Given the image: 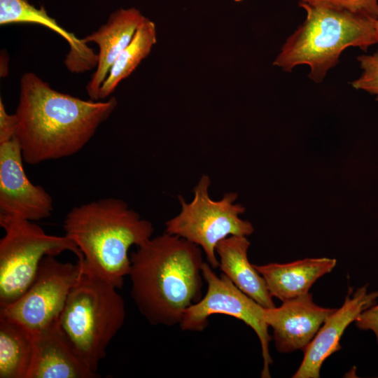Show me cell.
Masks as SVG:
<instances>
[{
  "mask_svg": "<svg viewBox=\"0 0 378 378\" xmlns=\"http://www.w3.org/2000/svg\"><path fill=\"white\" fill-rule=\"evenodd\" d=\"M118 104L85 100L52 89L32 73L20 80L15 133L24 162L38 164L75 155L90 141Z\"/></svg>",
  "mask_w": 378,
  "mask_h": 378,
  "instance_id": "6da1fadb",
  "label": "cell"
},
{
  "mask_svg": "<svg viewBox=\"0 0 378 378\" xmlns=\"http://www.w3.org/2000/svg\"><path fill=\"white\" fill-rule=\"evenodd\" d=\"M202 251L164 232L130 253L131 296L150 324L179 325L186 309L202 298Z\"/></svg>",
  "mask_w": 378,
  "mask_h": 378,
  "instance_id": "7a4b0ae2",
  "label": "cell"
},
{
  "mask_svg": "<svg viewBox=\"0 0 378 378\" xmlns=\"http://www.w3.org/2000/svg\"><path fill=\"white\" fill-rule=\"evenodd\" d=\"M65 234L76 243L83 269L122 288L130 269V248L152 237V223L121 199L108 197L75 206L66 214Z\"/></svg>",
  "mask_w": 378,
  "mask_h": 378,
  "instance_id": "3957f363",
  "label": "cell"
},
{
  "mask_svg": "<svg viewBox=\"0 0 378 378\" xmlns=\"http://www.w3.org/2000/svg\"><path fill=\"white\" fill-rule=\"evenodd\" d=\"M304 22L286 40L273 65L285 71L306 64L309 77L321 83L335 66L342 52L356 47L366 51L377 43L374 20L346 10L299 2Z\"/></svg>",
  "mask_w": 378,
  "mask_h": 378,
  "instance_id": "277c9868",
  "label": "cell"
},
{
  "mask_svg": "<svg viewBox=\"0 0 378 378\" xmlns=\"http://www.w3.org/2000/svg\"><path fill=\"white\" fill-rule=\"evenodd\" d=\"M117 290L83 269L57 320L73 351L96 373L108 344L125 321V303Z\"/></svg>",
  "mask_w": 378,
  "mask_h": 378,
  "instance_id": "5b68a950",
  "label": "cell"
},
{
  "mask_svg": "<svg viewBox=\"0 0 378 378\" xmlns=\"http://www.w3.org/2000/svg\"><path fill=\"white\" fill-rule=\"evenodd\" d=\"M0 225L5 231L0 240V307L13 303L29 288L45 256L69 251L83 259L66 234H48L33 221L13 216H0Z\"/></svg>",
  "mask_w": 378,
  "mask_h": 378,
  "instance_id": "8992f818",
  "label": "cell"
},
{
  "mask_svg": "<svg viewBox=\"0 0 378 378\" xmlns=\"http://www.w3.org/2000/svg\"><path fill=\"white\" fill-rule=\"evenodd\" d=\"M210 184L209 177L203 175L194 188L190 202L178 197L181 211L167 221L165 232L200 246L206 261L215 270L219 266L216 253L217 244L230 236H249L254 228L249 221L239 217L245 208L234 203L237 194L227 193L221 200H214L209 195Z\"/></svg>",
  "mask_w": 378,
  "mask_h": 378,
  "instance_id": "52a82bcc",
  "label": "cell"
},
{
  "mask_svg": "<svg viewBox=\"0 0 378 378\" xmlns=\"http://www.w3.org/2000/svg\"><path fill=\"white\" fill-rule=\"evenodd\" d=\"M206 261L202 267L207 284L205 295L185 312L179 324L183 331L199 332L208 326V318L225 314L242 321L256 333L261 345L263 366L261 377H270L273 361L269 344L272 340L265 321V307L238 288L224 274L216 275Z\"/></svg>",
  "mask_w": 378,
  "mask_h": 378,
  "instance_id": "ba28073f",
  "label": "cell"
},
{
  "mask_svg": "<svg viewBox=\"0 0 378 378\" xmlns=\"http://www.w3.org/2000/svg\"><path fill=\"white\" fill-rule=\"evenodd\" d=\"M82 271L78 260L74 264L60 262L55 256H45L31 285L15 302L0 307V316L20 323L31 332L57 323Z\"/></svg>",
  "mask_w": 378,
  "mask_h": 378,
  "instance_id": "9c48e42d",
  "label": "cell"
},
{
  "mask_svg": "<svg viewBox=\"0 0 378 378\" xmlns=\"http://www.w3.org/2000/svg\"><path fill=\"white\" fill-rule=\"evenodd\" d=\"M23 157L15 136L0 144V216L37 221L53 211L50 195L32 183L23 167Z\"/></svg>",
  "mask_w": 378,
  "mask_h": 378,
  "instance_id": "30bf717a",
  "label": "cell"
},
{
  "mask_svg": "<svg viewBox=\"0 0 378 378\" xmlns=\"http://www.w3.org/2000/svg\"><path fill=\"white\" fill-rule=\"evenodd\" d=\"M335 309L317 305L309 293L284 301L279 307L265 308V321L273 330L276 350L304 351Z\"/></svg>",
  "mask_w": 378,
  "mask_h": 378,
  "instance_id": "8fae6325",
  "label": "cell"
},
{
  "mask_svg": "<svg viewBox=\"0 0 378 378\" xmlns=\"http://www.w3.org/2000/svg\"><path fill=\"white\" fill-rule=\"evenodd\" d=\"M363 286L353 293L349 287L342 306L336 309L304 349L303 360L293 378H318L324 361L341 349L340 339L346 328L366 309L376 303L378 291L368 292Z\"/></svg>",
  "mask_w": 378,
  "mask_h": 378,
  "instance_id": "7c38bea8",
  "label": "cell"
},
{
  "mask_svg": "<svg viewBox=\"0 0 378 378\" xmlns=\"http://www.w3.org/2000/svg\"><path fill=\"white\" fill-rule=\"evenodd\" d=\"M145 18L136 8H120L112 12L97 30L82 38L85 43L92 42L99 48L97 65L85 88L90 99L99 101L100 88L110 69Z\"/></svg>",
  "mask_w": 378,
  "mask_h": 378,
  "instance_id": "4fadbf2b",
  "label": "cell"
},
{
  "mask_svg": "<svg viewBox=\"0 0 378 378\" xmlns=\"http://www.w3.org/2000/svg\"><path fill=\"white\" fill-rule=\"evenodd\" d=\"M33 352L27 378H95L93 372L73 351L57 322L32 332Z\"/></svg>",
  "mask_w": 378,
  "mask_h": 378,
  "instance_id": "5bb4252c",
  "label": "cell"
},
{
  "mask_svg": "<svg viewBox=\"0 0 378 378\" xmlns=\"http://www.w3.org/2000/svg\"><path fill=\"white\" fill-rule=\"evenodd\" d=\"M30 23L43 26L59 34L66 41L69 50L64 64L72 73H83L96 68L97 53L82 38L61 27L43 6L37 8L27 0H0V24Z\"/></svg>",
  "mask_w": 378,
  "mask_h": 378,
  "instance_id": "9a60e30c",
  "label": "cell"
},
{
  "mask_svg": "<svg viewBox=\"0 0 378 378\" xmlns=\"http://www.w3.org/2000/svg\"><path fill=\"white\" fill-rule=\"evenodd\" d=\"M336 264L334 258H311L253 266L265 279L271 295L284 302L309 293L313 284L330 273Z\"/></svg>",
  "mask_w": 378,
  "mask_h": 378,
  "instance_id": "2e32d148",
  "label": "cell"
},
{
  "mask_svg": "<svg viewBox=\"0 0 378 378\" xmlns=\"http://www.w3.org/2000/svg\"><path fill=\"white\" fill-rule=\"evenodd\" d=\"M250 241L245 236L232 235L216 247L220 271L238 288L265 308L276 307L265 279L248 259Z\"/></svg>",
  "mask_w": 378,
  "mask_h": 378,
  "instance_id": "e0dca14e",
  "label": "cell"
},
{
  "mask_svg": "<svg viewBox=\"0 0 378 378\" xmlns=\"http://www.w3.org/2000/svg\"><path fill=\"white\" fill-rule=\"evenodd\" d=\"M32 352V332L0 316V378H27Z\"/></svg>",
  "mask_w": 378,
  "mask_h": 378,
  "instance_id": "ac0fdd59",
  "label": "cell"
},
{
  "mask_svg": "<svg viewBox=\"0 0 378 378\" xmlns=\"http://www.w3.org/2000/svg\"><path fill=\"white\" fill-rule=\"evenodd\" d=\"M156 41L155 24L146 17L130 43L120 53L110 69L100 88L99 101L110 96L118 84L136 69L150 54Z\"/></svg>",
  "mask_w": 378,
  "mask_h": 378,
  "instance_id": "d6986e66",
  "label": "cell"
},
{
  "mask_svg": "<svg viewBox=\"0 0 378 378\" xmlns=\"http://www.w3.org/2000/svg\"><path fill=\"white\" fill-rule=\"evenodd\" d=\"M300 2L346 10L374 20H378V0H300Z\"/></svg>",
  "mask_w": 378,
  "mask_h": 378,
  "instance_id": "ffe728a7",
  "label": "cell"
},
{
  "mask_svg": "<svg viewBox=\"0 0 378 378\" xmlns=\"http://www.w3.org/2000/svg\"><path fill=\"white\" fill-rule=\"evenodd\" d=\"M362 74L351 82L356 90H364L376 96L378 101V50L372 55H362L357 57Z\"/></svg>",
  "mask_w": 378,
  "mask_h": 378,
  "instance_id": "44dd1931",
  "label": "cell"
},
{
  "mask_svg": "<svg viewBox=\"0 0 378 378\" xmlns=\"http://www.w3.org/2000/svg\"><path fill=\"white\" fill-rule=\"evenodd\" d=\"M18 118L15 113H7L2 99H0V144L7 142L15 136Z\"/></svg>",
  "mask_w": 378,
  "mask_h": 378,
  "instance_id": "7402d4cb",
  "label": "cell"
},
{
  "mask_svg": "<svg viewBox=\"0 0 378 378\" xmlns=\"http://www.w3.org/2000/svg\"><path fill=\"white\" fill-rule=\"evenodd\" d=\"M355 321L359 329L372 330L378 343V304L363 311Z\"/></svg>",
  "mask_w": 378,
  "mask_h": 378,
  "instance_id": "603a6c76",
  "label": "cell"
},
{
  "mask_svg": "<svg viewBox=\"0 0 378 378\" xmlns=\"http://www.w3.org/2000/svg\"><path fill=\"white\" fill-rule=\"evenodd\" d=\"M374 29L376 33L377 43H378V20H374Z\"/></svg>",
  "mask_w": 378,
  "mask_h": 378,
  "instance_id": "cb8c5ba5",
  "label": "cell"
},
{
  "mask_svg": "<svg viewBox=\"0 0 378 378\" xmlns=\"http://www.w3.org/2000/svg\"><path fill=\"white\" fill-rule=\"evenodd\" d=\"M234 1H237V2H239V1H243V0H234Z\"/></svg>",
  "mask_w": 378,
  "mask_h": 378,
  "instance_id": "d4e9b609",
  "label": "cell"
}]
</instances>
